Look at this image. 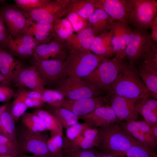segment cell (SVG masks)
Masks as SVG:
<instances>
[{
    "label": "cell",
    "mask_w": 157,
    "mask_h": 157,
    "mask_svg": "<svg viewBox=\"0 0 157 157\" xmlns=\"http://www.w3.org/2000/svg\"><path fill=\"white\" fill-rule=\"evenodd\" d=\"M63 136L58 134L51 135L47 141V146L51 157H63V150L64 148Z\"/></svg>",
    "instance_id": "cell-33"
},
{
    "label": "cell",
    "mask_w": 157,
    "mask_h": 157,
    "mask_svg": "<svg viewBox=\"0 0 157 157\" xmlns=\"http://www.w3.org/2000/svg\"><path fill=\"white\" fill-rule=\"evenodd\" d=\"M96 36L88 23L87 27L81 32L74 35L64 42L68 53L79 49L89 50Z\"/></svg>",
    "instance_id": "cell-22"
},
{
    "label": "cell",
    "mask_w": 157,
    "mask_h": 157,
    "mask_svg": "<svg viewBox=\"0 0 157 157\" xmlns=\"http://www.w3.org/2000/svg\"><path fill=\"white\" fill-rule=\"evenodd\" d=\"M98 8L104 10L112 22L119 21L127 25L129 23L128 0H97Z\"/></svg>",
    "instance_id": "cell-18"
},
{
    "label": "cell",
    "mask_w": 157,
    "mask_h": 157,
    "mask_svg": "<svg viewBox=\"0 0 157 157\" xmlns=\"http://www.w3.org/2000/svg\"><path fill=\"white\" fill-rule=\"evenodd\" d=\"M129 23L136 28L146 30L157 17V1L128 0Z\"/></svg>",
    "instance_id": "cell-5"
},
{
    "label": "cell",
    "mask_w": 157,
    "mask_h": 157,
    "mask_svg": "<svg viewBox=\"0 0 157 157\" xmlns=\"http://www.w3.org/2000/svg\"><path fill=\"white\" fill-rule=\"evenodd\" d=\"M44 109L54 116L66 129L78 123L79 117L71 111L60 106L45 105Z\"/></svg>",
    "instance_id": "cell-26"
},
{
    "label": "cell",
    "mask_w": 157,
    "mask_h": 157,
    "mask_svg": "<svg viewBox=\"0 0 157 157\" xmlns=\"http://www.w3.org/2000/svg\"><path fill=\"white\" fill-rule=\"evenodd\" d=\"M19 157H41L38 156H37V155L33 154V155L31 156H28L27 155L24 154H23L21 155Z\"/></svg>",
    "instance_id": "cell-53"
},
{
    "label": "cell",
    "mask_w": 157,
    "mask_h": 157,
    "mask_svg": "<svg viewBox=\"0 0 157 157\" xmlns=\"http://www.w3.org/2000/svg\"><path fill=\"white\" fill-rule=\"evenodd\" d=\"M54 85L55 90L63 94L65 99L76 100L92 98L101 94L83 80L74 77H66Z\"/></svg>",
    "instance_id": "cell-8"
},
{
    "label": "cell",
    "mask_w": 157,
    "mask_h": 157,
    "mask_svg": "<svg viewBox=\"0 0 157 157\" xmlns=\"http://www.w3.org/2000/svg\"><path fill=\"white\" fill-rule=\"evenodd\" d=\"M122 157H157V155L140 143L132 146Z\"/></svg>",
    "instance_id": "cell-35"
},
{
    "label": "cell",
    "mask_w": 157,
    "mask_h": 157,
    "mask_svg": "<svg viewBox=\"0 0 157 157\" xmlns=\"http://www.w3.org/2000/svg\"><path fill=\"white\" fill-rule=\"evenodd\" d=\"M2 133V130H1V128L0 127V133Z\"/></svg>",
    "instance_id": "cell-57"
},
{
    "label": "cell",
    "mask_w": 157,
    "mask_h": 157,
    "mask_svg": "<svg viewBox=\"0 0 157 157\" xmlns=\"http://www.w3.org/2000/svg\"><path fill=\"white\" fill-rule=\"evenodd\" d=\"M24 114L30 120L38 131L42 132L47 130L44 122L39 117L33 113L26 112Z\"/></svg>",
    "instance_id": "cell-43"
},
{
    "label": "cell",
    "mask_w": 157,
    "mask_h": 157,
    "mask_svg": "<svg viewBox=\"0 0 157 157\" xmlns=\"http://www.w3.org/2000/svg\"><path fill=\"white\" fill-rule=\"evenodd\" d=\"M98 147L103 153L123 157L132 146L140 143L114 124L97 129Z\"/></svg>",
    "instance_id": "cell-2"
},
{
    "label": "cell",
    "mask_w": 157,
    "mask_h": 157,
    "mask_svg": "<svg viewBox=\"0 0 157 157\" xmlns=\"http://www.w3.org/2000/svg\"><path fill=\"white\" fill-rule=\"evenodd\" d=\"M41 94L42 99L45 104L51 106H60L65 97L60 91L54 89H45Z\"/></svg>",
    "instance_id": "cell-34"
},
{
    "label": "cell",
    "mask_w": 157,
    "mask_h": 157,
    "mask_svg": "<svg viewBox=\"0 0 157 157\" xmlns=\"http://www.w3.org/2000/svg\"><path fill=\"white\" fill-rule=\"evenodd\" d=\"M18 88L30 89L41 94L46 85L34 65L24 67L11 81Z\"/></svg>",
    "instance_id": "cell-14"
},
{
    "label": "cell",
    "mask_w": 157,
    "mask_h": 157,
    "mask_svg": "<svg viewBox=\"0 0 157 157\" xmlns=\"http://www.w3.org/2000/svg\"><path fill=\"white\" fill-rule=\"evenodd\" d=\"M139 113L149 124H157V100L152 97L138 101Z\"/></svg>",
    "instance_id": "cell-28"
},
{
    "label": "cell",
    "mask_w": 157,
    "mask_h": 157,
    "mask_svg": "<svg viewBox=\"0 0 157 157\" xmlns=\"http://www.w3.org/2000/svg\"><path fill=\"white\" fill-rule=\"evenodd\" d=\"M97 8L96 0H71L65 16L69 13H74L87 20Z\"/></svg>",
    "instance_id": "cell-27"
},
{
    "label": "cell",
    "mask_w": 157,
    "mask_h": 157,
    "mask_svg": "<svg viewBox=\"0 0 157 157\" xmlns=\"http://www.w3.org/2000/svg\"><path fill=\"white\" fill-rule=\"evenodd\" d=\"M131 30L127 25L117 20L113 21L110 24V30L113 51L115 55L124 58Z\"/></svg>",
    "instance_id": "cell-17"
},
{
    "label": "cell",
    "mask_w": 157,
    "mask_h": 157,
    "mask_svg": "<svg viewBox=\"0 0 157 157\" xmlns=\"http://www.w3.org/2000/svg\"><path fill=\"white\" fill-rule=\"evenodd\" d=\"M5 1V0H0V5L4 4Z\"/></svg>",
    "instance_id": "cell-55"
},
{
    "label": "cell",
    "mask_w": 157,
    "mask_h": 157,
    "mask_svg": "<svg viewBox=\"0 0 157 157\" xmlns=\"http://www.w3.org/2000/svg\"><path fill=\"white\" fill-rule=\"evenodd\" d=\"M15 95V92L10 87L0 86V102L8 101Z\"/></svg>",
    "instance_id": "cell-45"
},
{
    "label": "cell",
    "mask_w": 157,
    "mask_h": 157,
    "mask_svg": "<svg viewBox=\"0 0 157 157\" xmlns=\"http://www.w3.org/2000/svg\"><path fill=\"white\" fill-rule=\"evenodd\" d=\"M52 0H15L16 6L22 10L31 11L41 8Z\"/></svg>",
    "instance_id": "cell-36"
},
{
    "label": "cell",
    "mask_w": 157,
    "mask_h": 157,
    "mask_svg": "<svg viewBox=\"0 0 157 157\" xmlns=\"http://www.w3.org/2000/svg\"><path fill=\"white\" fill-rule=\"evenodd\" d=\"M149 125L152 134L157 140V124H149Z\"/></svg>",
    "instance_id": "cell-51"
},
{
    "label": "cell",
    "mask_w": 157,
    "mask_h": 157,
    "mask_svg": "<svg viewBox=\"0 0 157 157\" xmlns=\"http://www.w3.org/2000/svg\"><path fill=\"white\" fill-rule=\"evenodd\" d=\"M66 16V18L71 24L74 31L76 33L81 32L88 26L87 20L75 13H69Z\"/></svg>",
    "instance_id": "cell-40"
},
{
    "label": "cell",
    "mask_w": 157,
    "mask_h": 157,
    "mask_svg": "<svg viewBox=\"0 0 157 157\" xmlns=\"http://www.w3.org/2000/svg\"><path fill=\"white\" fill-rule=\"evenodd\" d=\"M89 50L102 58H108L115 54L111 44L110 30L96 36Z\"/></svg>",
    "instance_id": "cell-24"
},
{
    "label": "cell",
    "mask_w": 157,
    "mask_h": 157,
    "mask_svg": "<svg viewBox=\"0 0 157 157\" xmlns=\"http://www.w3.org/2000/svg\"><path fill=\"white\" fill-rule=\"evenodd\" d=\"M0 17L13 39L26 32L32 22L16 5L12 4L0 7Z\"/></svg>",
    "instance_id": "cell-10"
},
{
    "label": "cell",
    "mask_w": 157,
    "mask_h": 157,
    "mask_svg": "<svg viewBox=\"0 0 157 157\" xmlns=\"http://www.w3.org/2000/svg\"><path fill=\"white\" fill-rule=\"evenodd\" d=\"M124 59L117 55L111 59L104 58L93 71L83 80L101 93L107 92L122 69L126 62Z\"/></svg>",
    "instance_id": "cell-3"
},
{
    "label": "cell",
    "mask_w": 157,
    "mask_h": 157,
    "mask_svg": "<svg viewBox=\"0 0 157 157\" xmlns=\"http://www.w3.org/2000/svg\"><path fill=\"white\" fill-rule=\"evenodd\" d=\"M65 60H43L34 65L45 84L54 85L66 77L64 74Z\"/></svg>",
    "instance_id": "cell-12"
},
{
    "label": "cell",
    "mask_w": 157,
    "mask_h": 157,
    "mask_svg": "<svg viewBox=\"0 0 157 157\" xmlns=\"http://www.w3.org/2000/svg\"><path fill=\"white\" fill-rule=\"evenodd\" d=\"M93 127L85 122L82 123H78L66 129V136L65 138L68 141H73L82 134L86 129Z\"/></svg>",
    "instance_id": "cell-38"
},
{
    "label": "cell",
    "mask_w": 157,
    "mask_h": 157,
    "mask_svg": "<svg viewBox=\"0 0 157 157\" xmlns=\"http://www.w3.org/2000/svg\"><path fill=\"white\" fill-rule=\"evenodd\" d=\"M10 37L6 26L0 17V47L6 49L7 43Z\"/></svg>",
    "instance_id": "cell-44"
},
{
    "label": "cell",
    "mask_w": 157,
    "mask_h": 157,
    "mask_svg": "<svg viewBox=\"0 0 157 157\" xmlns=\"http://www.w3.org/2000/svg\"><path fill=\"white\" fill-rule=\"evenodd\" d=\"M63 157H97V152L92 149H82L72 148L63 149Z\"/></svg>",
    "instance_id": "cell-39"
},
{
    "label": "cell",
    "mask_w": 157,
    "mask_h": 157,
    "mask_svg": "<svg viewBox=\"0 0 157 157\" xmlns=\"http://www.w3.org/2000/svg\"><path fill=\"white\" fill-rule=\"evenodd\" d=\"M13 40L15 43L25 44L30 46L34 49H35L38 45L33 38L25 32L13 39Z\"/></svg>",
    "instance_id": "cell-42"
},
{
    "label": "cell",
    "mask_w": 157,
    "mask_h": 157,
    "mask_svg": "<svg viewBox=\"0 0 157 157\" xmlns=\"http://www.w3.org/2000/svg\"><path fill=\"white\" fill-rule=\"evenodd\" d=\"M0 157H15L10 155L6 154H0Z\"/></svg>",
    "instance_id": "cell-54"
},
{
    "label": "cell",
    "mask_w": 157,
    "mask_h": 157,
    "mask_svg": "<svg viewBox=\"0 0 157 157\" xmlns=\"http://www.w3.org/2000/svg\"><path fill=\"white\" fill-rule=\"evenodd\" d=\"M156 43L145 30L131 29L125 50V58H126L130 63H137L143 55Z\"/></svg>",
    "instance_id": "cell-9"
},
{
    "label": "cell",
    "mask_w": 157,
    "mask_h": 157,
    "mask_svg": "<svg viewBox=\"0 0 157 157\" xmlns=\"http://www.w3.org/2000/svg\"><path fill=\"white\" fill-rule=\"evenodd\" d=\"M19 146L8 144H0V154L11 155L15 157H19L24 154Z\"/></svg>",
    "instance_id": "cell-41"
},
{
    "label": "cell",
    "mask_w": 157,
    "mask_h": 157,
    "mask_svg": "<svg viewBox=\"0 0 157 157\" xmlns=\"http://www.w3.org/2000/svg\"><path fill=\"white\" fill-rule=\"evenodd\" d=\"M150 28L152 29V33L151 37L153 40L156 43L157 42V17L152 22Z\"/></svg>",
    "instance_id": "cell-48"
},
{
    "label": "cell",
    "mask_w": 157,
    "mask_h": 157,
    "mask_svg": "<svg viewBox=\"0 0 157 157\" xmlns=\"http://www.w3.org/2000/svg\"><path fill=\"white\" fill-rule=\"evenodd\" d=\"M68 54L64 42L56 36L49 42L38 45L33 57L35 62L48 60H65Z\"/></svg>",
    "instance_id": "cell-13"
},
{
    "label": "cell",
    "mask_w": 157,
    "mask_h": 157,
    "mask_svg": "<svg viewBox=\"0 0 157 157\" xmlns=\"http://www.w3.org/2000/svg\"><path fill=\"white\" fill-rule=\"evenodd\" d=\"M93 127H100L119 123L115 112L110 106H102L86 115L79 118Z\"/></svg>",
    "instance_id": "cell-19"
},
{
    "label": "cell",
    "mask_w": 157,
    "mask_h": 157,
    "mask_svg": "<svg viewBox=\"0 0 157 157\" xmlns=\"http://www.w3.org/2000/svg\"><path fill=\"white\" fill-rule=\"evenodd\" d=\"M2 112V108L1 107H0V119L1 117V114Z\"/></svg>",
    "instance_id": "cell-56"
},
{
    "label": "cell",
    "mask_w": 157,
    "mask_h": 157,
    "mask_svg": "<svg viewBox=\"0 0 157 157\" xmlns=\"http://www.w3.org/2000/svg\"><path fill=\"white\" fill-rule=\"evenodd\" d=\"M23 101L28 108L35 109H42L45 106V104L42 99H31L23 97L16 92Z\"/></svg>",
    "instance_id": "cell-46"
},
{
    "label": "cell",
    "mask_w": 157,
    "mask_h": 157,
    "mask_svg": "<svg viewBox=\"0 0 157 157\" xmlns=\"http://www.w3.org/2000/svg\"><path fill=\"white\" fill-rule=\"evenodd\" d=\"M53 28L56 37L64 42L74 34L70 23L65 17L61 18L54 22Z\"/></svg>",
    "instance_id": "cell-31"
},
{
    "label": "cell",
    "mask_w": 157,
    "mask_h": 157,
    "mask_svg": "<svg viewBox=\"0 0 157 157\" xmlns=\"http://www.w3.org/2000/svg\"><path fill=\"white\" fill-rule=\"evenodd\" d=\"M97 157H119L113 154L105 153L103 152H97Z\"/></svg>",
    "instance_id": "cell-52"
},
{
    "label": "cell",
    "mask_w": 157,
    "mask_h": 157,
    "mask_svg": "<svg viewBox=\"0 0 157 157\" xmlns=\"http://www.w3.org/2000/svg\"><path fill=\"white\" fill-rule=\"evenodd\" d=\"M53 25L32 22L25 33L31 36L38 45L47 43L55 36Z\"/></svg>",
    "instance_id": "cell-23"
},
{
    "label": "cell",
    "mask_w": 157,
    "mask_h": 157,
    "mask_svg": "<svg viewBox=\"0 0 157 157\" xmlns=\"http://www.w3.org/2000/svg\"><path fill=\"white\" fill-rule=\"evenodd\" d=\"M24 67L10 52L0 47V72L6 79L11 81Z\"/></svg>",
    "instance_id": "cell-20"
},
{
    "label": "cell",
    "mask_w": 157,
    "mask_h": 157,
    "mask_svg": "<svg viewBox=\"0 0 157 157\" xmlns=\"http://www.w3.org/2000/svg\"><path fill=\"white\" fill-rule=\"evenodd\" d=\"M10 107V106L8 104L1 107L2 112L0 119L1 128L2 134L17 142L15 121L11 114Z\"/></svg>",
    "instance_id": "cell-29"
},
{
    "label": "cell",
    "mask_w": 157,
    "mask_h": 157,
    "mask_svg": "<svg viewBox=\"0 0 157 157\" xmlns=\"http://www.w3.org/2000/svg\"><path fill=\"white\" fill-rule=\"evenodd\" d=\"M87 21L95 36L110 30L112 22L110 17L103 9L97 8Z\"/></svg>",
    "instance_id": "cell-25"
},
{
    "label": "cell",
    "mask_w": 157,
    "mask_h": 157,
    "mask_svg": "<svg viewBox=\"0 0 157 157\" xmlns=\"http://www.w3.org/2000/svg\"><path fill=\"white\" fill-rule=\"evenodd\" d=\"M108 94L131 99L152 96L140 78L135 64L126 62L116 79L108 88Z\"/></svg>",
    "instance_id": "cell-1"
},
{
    "label": "cell",
    "mask_w": 157,
    "mask_h": 157,
    "mask_svg": "<svg viewBox=\"0 0 157 157\" xmlns=\"http://www.w3.org/2000/svg\"><path fill=\"white\" fill-rule=\"evenodd\" d=\"M64 148H72L82 149H92L98 147L97 129L90 128L86 129L80 136L72 141L64 137Z\"/></svg>",
    "instance_id": "cell-21"
},
{
    "label": "cell",
    "mask_w": 157,
    "mask_h": 157,
    "mask_svg": "<svg viewBox=\"0 0 157 157\" xmlns=\"http://www.w3.org/2000/svg\"><path fill=\"white\" fill-rule=\"evenodd\" d=\"M103 58L89 49H79L69 52L65 60V76L83 80L93 71Z\"/></svg>",
    "instance_id": "cell-4"
},
{
    "label": "cell",
    "mask_w": 157,
    "mask_h": 157,
    "mask_svg": "<svg viewBox=\"0 0 157 157\" xmlns=\"http://www.w3.org/2000/svg\"><path fill=\"white\" fill-rule=\"evenodd\" d=\"M71 0H52L39 9L23 11L25 17L32 22L44 24L53 23L65 15L66 10Z\"/></svg>",
    "instance_id": "cell-7"
},
{
    "label": "cell",
    "mask_w": 157,
    "mask_h": 157,
    "mask_svg": "<svg viewBox=\"0 0 157 157\" xmlns=\"http://www.w3.org/2000/svg\"><path fill=\"white\" fill-rule=\"evenodd\" d=\"M108 101L119 121H135L139 113V99H131L113 94H108Z\"/></svg>",
    "instance_id": "cell-11"
},
{
    "label": "cell",
    "mask_w": 157,
    "mask_h": 157,
    "mask_svg": "<svg viewBox=\"0 0 157 157\" xmlns=\"http://www.w3.org/2000/svg\"><path fill=\"white\" fill-rule=\"evenodd\" d=\"M124 129L145 147L153 151L156 149L157 140L152 134L150 126L146 122L135 121L126 122Z\"/></svg>",
    "instance_id": "cell-16"
},
{
    "label": "cell",
    "mask_w": 157,
    "mask_h": 157,
    "mask_svg": "<svg viewBox=\"0 0 157 157\" xmlns=\"http://www.w3.org/2000/svg\"><path fill=\"white\" fill-rule=\"evenodd\" d=\"M8 144L15 146H18V143L10 139L2 133H0V144Z\"/></svg>",
    "instance_id": "cell-49"
},
{
    "label": "cell",
    "mask_w": 157,
    "mask_h": 157,
    "mask_svg": "<svg viewBox=\"0 0 157 157\" xmlns=\"http://www.w3.org/2000/svg\"><path fill=\"white\" fill-rule=\"evenodd\" d=\"M28 108L23 101L15 92V95L10 107L11 114L15 122L26 112Z\"/></svg>",
    "instance_id": "cell-37"
},
{
    "label": "cell",
    "mask_w": 157,
    "mask_h": 157,
    "mask_svg": "<svg viewBox=\"0 0 157 157\" xmlns=\"http://www.w3.org/2000/svg\"><path fill=\"white\" fill-rule=\"evenodd\" d=\"M12 83L11 81L7 80L0 74V86H6L10 87Z\"/></svg>",
    "instance_id": "cell-50"
},
{
    "label": "cell",
    "mask_w": 157,
    "mask_h": 157,
    "mask_svg": "<svg viewBox=\"0 0 157 157\" xmlns=\"http://www.w3.org/2000/svg\"><path fill=\"white\" fill-rule=\"evenodd\" d=\"M6 49L13 55L22 58L33 56L35 50L27 45L15 43L11 37L7 43Z\"/></svg>",
    "instance_id": "cell-32"
},
{
    "label": "cell",
    "mask_w": 157,
    "mask_h": 157,
    "mask_svg": "<svg viewBox=\"0 0 157 157\" xmlns=\"http://www.w3.org/2000/svg\"><path fill=\"white\" fill-rule=\"evenodd\" d=\"M33 113L39 117L44 122L47 130L51 135L58 134L63 136V127L52 114L43 109H34Z\"/></svg>",
    "instance_id": "cell-30"
},
{
    "label": "cell",
    "mask_w": 157,
    "mask_h": 157,
    "mask_svg": "<svg viewBox=\"0 0 157 157\" xmlns=\"http://www.w3.org/2000/svg\"><path fill=\"white\" fill-rule=\"evenodd\" d=\"M46 136L42 133H32L23 125L16 128V140L22 150L41 157H51L47 146Z\"/></svg>",
    "instance_id": "cell-6"
},
{
    "label": "cell",
    "mask_w": 157,
    "mask_h": 157,
    "mask_svg": "<svg viewBox=\"0 0 157 157\" xmlns=\"http://www.w3.org/2000/svg\"><path fill=\"white\" fill-rule=\"evenodd\" d=\"M108 98L107 95L104 97L99 96L76 100L65 99L60 106L71 111L79 118L103 106L105 102L108 101Z\"/></svg>",
    "instance_id": "cell-15"
},
{
    "label": "cell",
    "mask_w": 157,
    "mask_h": 157,
    "mask_svg": "<svg viewBox=\"0 0 157 157\" xmlns=\"http://www.w3.org/2000/svg\"><path fill=\"white\" fill-rule=\"evenodd\" d=\"M21 121L23 125L29 131L36 134L42 132L37 130L30 120L24 114L21 117Z\"/></svg>",
    "instance_id": "cell-47"
}]
</instances>
